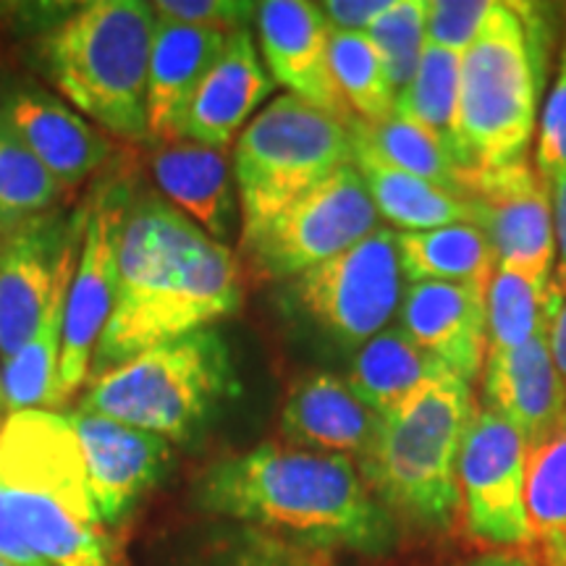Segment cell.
Listing matches in <instances>:
<instances>
[{"mask_svg":"<svg viewBox=\"0 0 566 566\" xmlns=\"http://www.w3.org/2000/svg\"><path fill=\"white\" fill-rule=\"evenodd\" d=\"M242 307V268L171 202L147 195L126 205L118 237V289L97 344V375L176 338L210 328Z\"/></svg>","mask_w":566,"mask_h":566,"instance_id":"6da1fadb","label":"cell"},{"mask_svg":"<svg viewBox=\"0 0 566 566\" xmlns=\"http://www.w3.org/2000/svg\"><path fill=\"white\" fill-rule=\"evenodd\" d=\"M192 501L212 520L331 551L386 556L396 543L394 516L365 485L357 462L342 454L260 443L210 464L197 478Z\"/></svg>","mask_w":566,"mask_h":566,"instance_id":"7a4b0ae2","label":"cell"},{"mask_svg":"<svg viewBox=\"0 0 566 566\" xmlns=\"http://www.w3.org/2000/svg\"><path fill=\"white\" fill-rule=\"evenodd\" d=\"M475 412L472 384L446 373L380 417L357 470L388 514L422 530L454 525L459 451Z\"/></svg>","mask_w":566,"mask_h":566,"instance_id":"3957f363","label":"cell"},{"mask_svg":"<svg viewBox=\"0 0 566 566\" xmlns=\"http://www.w3.org/2000/svg\"><path fill=\"white\" fill-rule=\"evenodd\" d=\"M153 3L95 0L42 42L48 76L84 116L124 139H145Z\"/></svg>","mask_w":566,"mask_h":566,"instance_id":"277c9868","label":"cell"},{"mask_svg":"<svg viewBox=\"0 0 566 566\" xmlns=\"http://www.w3.org/2000/svg\"><path fill=\"white\" fill-rule=\"evenodd\" d=\"M237 394L229 344L216 328H205L97 375L80 412L111 417L168 443H189Z\"/></svg>","mask_w":566,"mask_h":566,"instance_id":"5b68a950","label":"cell"},{"mask_svg":"<svg viewBox=\"0 0 566 566\" xmlns=\"http://www.w3.org/2000/svg\"><path fill=\"white\" fill-rule=\"evenodd\" d=\"M537 71L533 27L512 3H493L459 71L454 153L467 171L525 158L537 122Z\"/></svg>","mask_w":566,"mask_h":566,"instance_id":"8992f818","label":"cell"},{"mask_svg":"<svg viewBox=\"0 0 566 566\" xmlns=\"http://www.w3.org/2000/svg\"><path fill=\"white\" fill-rule=\"evenodd\" d=\"M352 163L349 122L294 95L275 97L247 124L233 147L231 166L242 218L239 244Z\"/></svg>","mask_w":566,"mask_h":566,"instance_id":"52a82bcc","label":"cell"},{"mask_svg":"<svg viewBox=\"0 0 566 566\" xmlns=\"http://www.w3.org/2000/svg\"><path fill=\"white\" fill-rule=\"evenodd\" d=\"M401 300L405 273L396 231L384 226L283 289V304L342 349H359L386 331Z\"/></svg>","mask_w":566,"mask_h":566,"instance_id":"ba28073f","label":"cell"},{"mask_svg":"<svg viewBox=\"0 0 566 566\" xmlns=\"http://www.w3.org/2000/svg\"><path fill=\"white\" fill-rule=\"evenodd\" d=\"M378 229V208L352 163L286 205L239 247L254 281L279 283L313 271Z\"/></svg>","mask_w":566,"mask_h":566,"instance_id":"9c48e42d","label":"cell"},{"mask_svg":"<svg viewBox=\"0 0 566 566\" xmlns=\"http://www.w3.org/2000/svg\"><path fill=\"white\" fill-rule=\"evenodd\" d=\"M530 446L499 415L478 409L457 464L459 499L467 530L493 548L530 543L525 483Z\"/></svg>","mask_w":566,"mask_h":566,"instance_id":"30bf717a","label":"cell"},{"mask_svg":"<svg viewBox=\"0 0 566 566\" xmlns=\"http://www.w3.org/2000/svg\"><path fill=\"white\" fill-rule=\"evenodd\" d=\"M464 197L475 226L493 247L495 268L551 283L556 268V233L551 184L527 158L501 168H480L464 179Z\"/></svg>","mask_w":566,"mask_h":566,"instance_id":"8fae6325","label":"cell"},{"mask_svg":"<svg viewBox=\"0 0 566 566\" xmlns=\"http://www.w3.org/2000/svg\"><path fill=\"white\" fill-rule=\"evenodd\" d=\"M126 202L118 195L103 192L87 212L84 247L76 260L66 296L61 365H59V407L87 378L97 344L111 321L118 289V237H122Z\"/></svg>","mask_w":566,"mask_h":566,"instance_id":"7c38bea8","label":"cell"},{"mask_svg":"<svg viewBox=\"0 0 566 566\" xmlns=\"http://www.w3.org/2000/svg\"><path fill=\"white\" fill-rule=\"evenodd\" d=\"M0 485L42 493L87 525L105 527L92 501L80 441L69 417L59 412L30 409L3 422Z\"/></svg>","mask_w":566,"mask_h":566,"instance_id":"4fadbf2b","label":"cell"},{"mask_svg":"<svg viewBox=\"0 0 566 566\" xmlns=\"http://www.w3.org/2000/svg\"><path fill=\"white\" fill-rule=\"evenodd\" d=\"M71 430L80 441L92 501L103 525H118L147 491L166 475L174 451L166 438L116 422L111 417L74 412Z\"/></svg>","mask_w":566,"mask_h":566,"instance_id":"5bb4252c","label":"cell"},{"mask_svg":"<svg viewBox=\"0 0 566 566\" xmlns=\"http://www.w3.org/2000/svg\"><path fill=\"white\" fill-rule=\"evenodd\" d=\"M258 34L268 74L289 95L349 122L328 61L331 27L321 6L307 0H268L258 6Z\"/></svg>","mask_w":566,"mask_h":566,"instance_id":"9a60e30c","label":"cell"},{"mask_svg":"<svg viewBox=\"0 0 566 566\" xmlns=\"http://www.w3.org/2000/svg\"><path fill=\"white\" fill-rule=\"evenodd\" d=\"M488 286L424 281L405 289L399 328L467 384H475L488 357Z\"/></svg>","mask_w":566,"mask_h":566,"instance_id":"2e32d148","label":"cell"},{"mask_svg":"<svg viewBox=\"0 0 566 566\" xmlns=\"http://www.w3.org/2000/svg\"><path fill=\"white\" fill-rule=\"evenodd\" d=\"M483 399L488 412L520 430L530 449L556 433L566 420V386L548 336L516 349L488 352Z\"/></svg>","mask_w":566,"mask_h":566,"instance_id":"e0dca14e","label":"cell"},{"mask_svg":"<svg viewBox=\"0 0 566 566\" xmlns=\"http://www.w3.org/2000/svg\"><path fill=\"white\" fill-rule=\"evenodd\" d=\"M273 90L275 82L260 61L250 30L229 34L221 59L184 113L179 137L212 150H229Z\"/></svg>","mask_w":566,"mask_h":566,"instance_id":"ac0fdd59","label":"cell"},{"mask_svg":"<svg viewBox=\"0 0 566 566\" xmlns=\"http://www.w3.org/2000/svg\"><path fill=\"white\" fill-rule=\"evenodd\" d=\"M66 239L69 233L48 216L6 233L0 247V365L38 328L51 302Z\"/></svg>","mask_w":566,"mask_h":566,"instance_id":"d6986e66","label":"cell"},{"mask_svg":"<svg viewBox=\"0 0 566 566\" xmlns=\"http://www.w3.org/2000/svg\"><path fill=\"white\" fill-rule=\"evenodd\" d=\"M0 124L51 171L76 187L108 160L111 142L87 118L38 90H17L0 103Z\"/></svg>","mask_w":566,"mask_h":566,"instance_id":"ffe728a7","label":"cell"},{"mask_svg":"<svg viewBox=\"0 0 566 566\" xmlns=\"http://www.w3.org/2000/svg\"><path fill=\"white\" fill-rule=\"evenodd\" d=\"M378 428L380 415L331 373L304 375L289 388L281 407L283 443L304 451L359 459Z\"/></svg>","mask_w":566,"mask_h":566,"instance_id":"44dd1931","label":"cell"},{"mask_svg":"<svg viewBox=\"0 0 566 566\" xmlns=\"http://www.w3.org/2000/svg\"><path fill=\"white\" fill-rule=\"evenodd\" d=\"M155 184L189 221L216 242H226L237 223V181L226 150L189 139H166L150 155Z\"/></svg>","mask_w":566,"mask_h":566,"instance_id":"7402d4cb","label":"cell"},{"mask_svg":"<svg viewBox=\"0 0 566 566\" xmlns=\"http://www.w3.org/2000/svg\"><path fill=\"white\" fill-rule=\"evenodd\" d=\"M229 34L160 21L155 24L147 71V132L166 142L179 139L189 103L208 71L221 59Z\"/></svg>","mask_w":566,"mask_h":566,"instance_id":"603a6c76","label":"cell"},{"mask_svg":"<svg viewBox=\"0 0 566 566\" xmlns=\"http://www.w3.org/2000/svg\"><path fill=\"white\" fill-rule=\"evenodd\" d=\"M76 239L69 233L63 244L59 275L42 313L34 334L27 344L0 365V384H3V405L11 415L30 412V409H53L59 407V365L63 344V323H66V296L71 275L76 268Z\"/></svg>","mask_w":566,"mask_h":566,"instance_id":"cb8c5ba5","label":"cell"},{"mask_svg":"<svg viewBox=\"0 0 566 566\" xmlns=\"http://www.w3.org/2000/svg\"><path fill=\"white\" fill-rule=\"evenodd\" d=\"M166 566H338V558L271 530L212 520L184 533Z\"/></svg>","mask_w":566,"mask_h":566,"instance_id":"d4e9b609","label":"cell"},{"mask_svg":"<svg viewBox=\"0 0 566 566\" xmlns=\"http://www.w3.org/2000/svg\"><path fill=\"white\" fill-rule=\"evenodd\" d=\"M446 373L454 370L417 346L399 325H388L386 331L359 346L344 380L357 394V399H363L375 415L384 417L417 388Z\"/></svg>","mask_w":566,"mask_h":566,"instance_id":"484cf974","label":"cell"},{"mask_svg":"<svg viewBox=\"0 0 566 566\" xmlns=\"http://www.w3.org/2000/svg\"><path fill=\"white\" fill-rule=\"evenodd\" d=\"M354 145V142H352ZM354 166L363 176L378 216L401 231H430L441 226L475 223V210L436 184L388 166L365 147L354 145Z\"/></svg>","mask_w":566,"mask_h":566,"instance_id":"4316f807","label":"cell"},{"mask_svg":"<svg viewBox=\"0 0 566 566\" xmlns=\"http://www.w3.org/2000/svg\"><path fill=\"white\" fill-rule=\"evenodd\" d=\"M11 522L48 566H111L103 527L87 525L42 493L0 485Z\"/></svg>","mask_w":566,"mask_h":566,"instance_id":"83f0119b","label":"cell"},{"mask_svg":"<svg viewBox=\"0 0 566 566\" xmlns=\"http://www.w3.org/2000/svg\"><path fill=\"white\" fill-rule=\"evenodd\" d=\"M396 247L407 283L446 281L488 286L495 273L493 247L475 223L401 231L396 233Z\"/></svg>","mask_w":566,"mask_h":566,"instance_id":"f1b7e54d","label":"cell"},{"mask_svg":"<svg viewBox=\"0 0 566 566\" xmlns=\"http://www.w3.org/2000/svg\"><path fill=\"white\" fill-rule=\"evenodd\" d=\"M349 134L354 145L378 155L388 166L464 197V179L470 171L459 163L454 147L436 132L399 116H388L375 124H365L352 116Z\"/></svg>","mask_w":566,"mask_h":566,"instance_id":"f546056e","label":"cell"},{"mask_svg":"<svg viewBox=\"0 0 566 566\" xmlns=\"http://www.w3.org/2000/svg\"><path fill=\"white\" fill-rule=\"evenodd\" d=\"M525 506L541 566H566V420L530 449Z\"/></svg>","mask_w":566,"mask_h":566,"instance_id":"4dcf8cb0","label":"cell"},{"mask_svg":"<svg viewBox=\"0 0 566 566\" xmlns=\"http://www.w3.org/2000/svg\"><path fill=\"white\" fill-rule=\"evenodd\" d=\"M562 307L564 304L551 292V283L495 268L485 292L488 352L516 349L537 336H548Z\"/></svg>","mask_w":566,"mask_h":566,"instance_id":"1f68e13d","label":"cell"},{"mask_svg":"<svg viewBox=\"0 0 566 566\" xmlns=\"http://www.w3.org/2000/svg\"><path fill=\"white\" fill-rule=\"evenodd\" d=\"M459 71H462V55L428 42L415 76L396 92L394 116L436 132L454 147Z\"/></svg>","mask_w":566,"mask_h":566,"instance_id":"d6a6232c","label":"cell"},{"mask_svg":"<svg viewBox=\"0 0 566 566\" xmlns=\"http://www.w3.org/2000/svg\"><path fill=\"white\" fill-rule=\"evenodd\" d=\"M328 61L346 108L357 113L359 122L375 124L394 116L396 90L388 82L378 53L363 32L331 30Z\"/></svg>","mask_w":566,"mask_h":566,"instance_id":"836d02e7","label":"cell"},{"mask_svg":"<svg viewBox=\"0 0 566 566\" xmlns=\"http://www.w3.org/2000/svg\"><path fill=\"white\" fill-rule=\"evenodd\" d=\"M61 195L59 179L0 124V233L48 216Z\"/></svg>","mask_w":566,"mask_h":566,"instance_id":"e575fe53","label":"cell"},{"mask_svg":"<svg viewBox=\"0 0 566 566\" xmlns=\"http://www.w3.org/2000/svg\"><path fill=\"white\" fill-rule=\"evenodd\" d=\"M424 11H428V0H394L388 11L380 13L365 32L396 92L412 80L428 45Z\"/></svg>","mask_w":566,"mask_h":566,"instance_id":"d590c367","label":"cell"},{"mask_svg":"<svg viewBox=\"0 0 566 566\" xmlns=\"http://www.w3.org/2000/svg\"><path fill=\"white\" fill-rule=\"evenodd\" d=\"M493 0H428L424 38L430 45L464 55L483 30Z\"/></svg>","mask_w":566,"mask_h":566,"instance_id":"8d00e7d4","label":"cell"},{"mask_svg":"<svg viewBox=\"0 0 566 566\" xmlns=\"http://www.w3.org/2000/svg\"><path fill=\"white\" fill-rule=\"evenodd\" d=\"M155 19L168 24L195 27L233 34L247 30V24L258 17V3L247 0H158L153 3Z\"/></svg>","mask_w":566,"mask_h":566,"instance_id":"74e56055","label":"cell"},{"mask_svg":"<svg viewBox=\"0 0 566 566\" xmlns=\"http://www.w3.org/2000/svg\"><path fill=\"white\" fill-rule=\"evenodd\" d=\"M535 168L548 184L566 171V42L558 55L556 80L551 84L541 129H537Z\"/></svg>","mask_w":566,"mask_h":566,"instance_id":"f35d334b","label":"cell"},{"mask_svg":"<svg viewBox=\"0 0 566 566\" xmlns=\"http://www.w3.org/2000/svg\"><path fill=\"white\" fill-rule=\"evenodd\" d=\"M391 3L394 0H328V3H321V11L331 30L365 34Z\"/></svg>","mask_w":566,"mask_h":566,"instance_id":"ab89813d","label":"cell"},{"mask_svg":"<svg viewBox=\"0 0 566 566\" xmlns=\"http://www.w3.org/2000/svg\"><path fill=\"white\" fill-rule=\"evenodd\" d=\"M551 205H554V233H556V268L551 275V292L558 302H566V171L551 181Z\"/></svg>","mask_w":566,"mask_h":566,"instance_id":"60d3db41","label":"cell"},{"mask_svg":"<svg viewBox=\"0 0 566 566\" xmlns=\"http://www.w3.org/2000/svg\"><path fill=\"white\" fill-rule=\"evenodd\" d=\"M0 558L9 562L11 566H48L27 546V541L11 522L9 509L3 504V495H0Z\"/></svg>","mask_w":566,"mask_h":566,"instance_id":"b9f144b4","label":"cell"},{"mask_svg":"<svg viewBox=\"0 0 566 566\" xmlns=\"http://www.w3.org/2000/svg\"><path fill=\"white\" fill-rule=\"evenodd\" d=\"M548 342H551V354H554V363L558 367V373H562L564 386H566V302L564 307L558 310L554 325H551Z\"/></svg>","mask_w":566,"mask_h":566,"instance_id":"7bdbcfd3","label":"cell"},{"mask_svg":"<svg viewBox=\"0 0 566 566\" xmlns=\"http://www.w3.org/2000/svg\"><path fill=\"white\" fill-rule=\"evenodd\" d=\"M475 566H535V564L522 554H493V556H485L483 562H478Z\"/></svg>","mask_w":566,"mask_h":566,"instance_id":"ee69618b","label":"cell"},{"mask_svg":"<svg viewBox=\"0 0 566 566\" xmlns=\"http://www.w3.org/2000/svg\"><path fill=\"white\" fill-rule=\"evenodd\" d=\"M3 412H6V407H3V401H0V428H3Z\"/></svg>","mask_w":566,"mask_h":566,"instance_id":"f6af8a7d","label":"cell"},{"mask_svg":"<svg viewBox=\"0 0 566 566\" xmlns=\"http://www.w3.org/2000/svg\"><path fill=\"white\" fill-rule=\"evenodd\" d=\"M0 401H3V384H0ZM6 407V405H3Z\"/></svg>","mask_w":566,"mask_h":566,"instance_id":"bcb514c9","label":"cell"},{"mask_svg":"<svg viewBox=\"0 0 566 566\" xmlns=\"http://www.w3.org/2000/svg\"><path fill=\"white\" fill-rule=\"evenodd\" d=\"M0 566H11L9 562H3V558H0Z\"/></svg>","mask_w":566,"mask_h":566,"instance_id":"7dc6e473","label":"cell"},{"mask_svg":"<svg viewBox=\"0 0 566 566\" xmlns=\"http://www.w3.org/2000/svg\"><path fill=\"white\" fill-rule=\"evenodd\" d=\"M3 239H6V237H3V233H0V247H3Z\"/></svg>","mask_w":566,"mask_h":566,"instance_id":"c3c4849f","label":"cell"}]
</instances>
